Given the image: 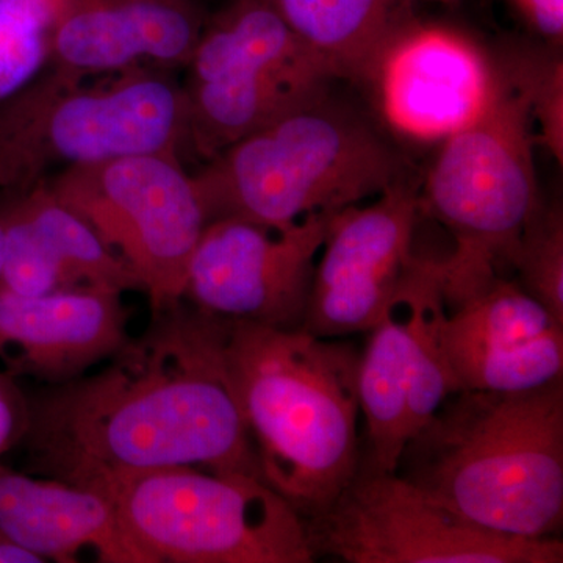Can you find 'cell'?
Instances as JSON below:
<instances>
[{
  "label": "cell",
  "mask_w": 563,
  "mask_h": 563,
  "mask_svg": "<svg viewBox=\"0 0 563 563\" xmlns=\"http://www.w3.org/2000/svg\"><path fill=\"white\" fill-rule=\"evenodd\" d=\"M151 313L101 369L29 395V473L80 487L173 466L262 479L229 373L228 321L184 299Z\"/></svg>",
  "instance_id": "1"
},
{
  "label": "cell",
  "mask_w": 563,
  "mask_h": 563,
  "mask_svg": "<svg viewBox=\"0 0 563 563\" xmlns=\"http://www.w3.org/2000/svg\"><path fill=\"white\" fill-rule=\"evenodd\" d=\"M225 357L263 483L303 521L357 473L361 352L303 329L228 321Z\"/></svg>",
  "instance_id": "2"
},
{
  "label": "cell",
  "mask_w": 563,
  "mask_h": 563,
  "mask_svg": "<svg viewBox=\"0 0 563 563\" xmlns=\"http://www.w3.org/2000/svg\"><path fill=\"white\" fill-rule=\"evenodd\" d=\"M396 473L488 531L558 537L563 379L529 391H455L404 444Z\"/></svg>",
  "instance_id": "3"
},
{
  "label": "cell",
  "mask_w": 563,
  "mask_h": 563,
  "mask_svg": "<svg viewBox=\"0 0 563 563\" xmlns=\"http://www.w3.org/2000/svg\"><path fill=\"white\" fill-rule=\"evenodd\" d=\"M406 179L395 143L331 88L191 174L207 224L240 220L274 229L335 213Z\"/></svg>",
  "instance_id": "4"
},
{
  "label": "cell",
  "mask_w": 563,
  "mask_h": 563,
  "mask_svg": "<svg viewBox=\"0 0 563 563\" xmlns=\"http://www.w3.org/2000/svg\"><path fill=\"white\" fill-rule=\"evenodd\" d=\"M187 154L184 87L173 70L74 77L44 68L0 102V191L77 166Z\"/></svg>",
  "instance_id": "5"
},
{
  "label": "cell",
  "mask_w": 563,
  "mask_h": 563,
  "mask_svg": "<svg viewBox=\"0 0 563 563\" xmlns=\"http://www.w3.org/2000/svg\"><path fill=\"white\" fill-rule=\"evenodd\" d=\"M533 146L529 103L493 60L483 107L443 140L418 191L420 211L442 222L454 239L453 254L440 261L444 303L510 265L526 222L542 202Z\"/></svg>",
  "instance_id": "6"
},
{
  "label": "cell",
  "mask_w": 563,
  "mask_h": 563,
  "mask_svg": "<svg viewBox=\"0 0 563 563\" xmlns=\"http://www.w3.org/2000/svg\"><path fill=\"white\" fill-rule=\"evenodd\" d=\"M155 563H312L301 515L261 477L195 466L90 485Z\"/></svg>",
  "instance_id": "7"
},
{
  "label": "cell",
  "mask_w": 563,
  "mask_h": 563,
  "mask_svg": "<svg viewBox=\"0 0 563 563\" xmlns=\"http://www.w3.org/2000/svg\"><path fill=\"white\" fill-rule=\"evenodd\" d=\"M185 69L187 154L202 162L336 80L269 0H232L207 20Z\"/></svg>",
  "instance_id": "8"
},
{
  "label": "cell",
  "mask_w": 563,
  "mask_h": 563,
  "mask_svg": "<svg viewBox=\"0 0 563 563\" xmlns=\"http://www.w3.org/2000/svg\"><path fill=\"white\" fill-rule=\"evenodd\" d=\"M46 184L139 277L151 312L181 301L207 218L180 158L133 155L66 169Z\"/></svg>",
  "instance_id": "9"
},
{
  "label": "cell",
  "mask_w": 563,
  "mask_h": 563,
  "mask_svg": "<svg viewBox=\"0 0 563 563\" xmlns=\"http://www.w3.org/2000/svg\"><path fill=\"white\" fill-rule=\"evenodd\" d=\"M314 558L350 563H562L561 537L488 531L398 473L361 461L324 514L306 521Z\"/></svg>",
  "instance_id": "10"
},
{
  "label": "cell",
  "mask_w": 563,
  "mask_h": 563,
  "mask_svg": "<svg viewBox=\"0 0 563 563\" xmlns=\"http://www.w3.org/2000/svg\"><path fill=\"white\" fill-rule=\"evenodd\" d=\"M444 317L440 261L418 257L369 329L358 361L361 461L374 470L395 473L404 444L459 391L444 350Z\"/></svg>",
  "instance_id": "11"
},
{
  "label": "cell",
  "mask_w": 563,
  "mask_h": 563,
  "mask_svg": "<svg viewBox=\"0 0 563 563\" xmlns=\"http://www.w3.org/2000/svg\"><path fill=\"white\" fill-rule=\"evenodd\" d=\"M331 214H309L284 229L209 222L192 252L181 299L224 321L302 329Z\"/></svg>",
  "instance_id": "12"
},
{
  "label": "cell",
  "mask_w": 563,
  "mask_h": 563,
  "mask_svg": "<svg viewBox=\"0 0 563 563\" xmlns=\"http://www.w3.org/2000/svg\"><path fill=\"white\" fill-rule=\"evenodd\" d=\"M418 191L413 181L401 180L369 206L355 203L329 217L303 331L343 339L376 324L418 262L412 251Z\"/></svg>",
  "instance_id": "13"
},
{
  "label": "cell",
  "mask_w": 563,
  "mask_h": 563,
  "mask_svg": "<svg viewBox=\"0 0 563 563\" xmlns=\"http://www.w3.org/2000/svg\"><path fill=\"white\" fill-rule=\"evenodd\" d=\"M443 342L459 391H529L563 379V322L503 276L446 303Z\"/></svg>",
  "instance_id": "14"
},
{
  "label": "cell",
  "mask_w": 563,
  "mask_h": 563,
  "mask_svg": "<svg viewBox=\"0 0 563 563\" xmlns=\"http://www.w3.org/2000/svg\"><path fill=\"white\" fill-rule=\"evenodd\" d=\"M122 292L29 296L0 284V361L14 377L58 385L90 372L131 339Z\"/></svg>",
  "instance_id": "15"
},
{
  "label": "cell",
  "mask_w": 563,
  "mask_h": 563,
  "mask_svg": "<svg viewBox=\"0 0 563 563\" xmlns=\"http://www.w3.org/2000/svg\"><path fill=\"white\" fill-rule=\"evenodd\" d=\"M3 287L20 295L87 290L141 291L143 285L46 180L5 191L0 203Z\"/></svg>",
  "instance_id": "16"
},
{
  "label": "cell",
  "mask_w": 563,
  "mask_h": 563,
  "mask_svg": "<svg viewBox=\"0 0 563 563\" xmlns=\"http://www.w3.org/2000/svg\"><path fill=\"white\" fill-rule=\"evenodd\" d=\"M492 79V54L457 32L418 22L385 55L372 85L393 129L431 141L473 120Z\"/></svg>",
  "instance_id": "17"
},
{
  "label": "cell",
  "mask_w": 563,
  "mask_h": 563,
  "mask_svg": "<svg viewBox=\"0 0 563 563\" xmlns=\"http://www.w3.org/2000/svg\"><path fill=\"white\" fill-rule=\"evenodd\" d=\"M207 20L199 0H73L46 68L74 77L187 68Z\"/></svg>",
  "instance_id": "18"
},
{
  "label": "cell",
  "mask_w": 563,
  "mask_h": 563,
  "mask_svg": "<svg viewBox=\"0 0 563 563\" xmlns=\"http://www.w3.org/2000/svg\"><path fill=\"white\" fill-rule=\"evenodd\" d=\"M0 536L41 562L155 563L117 507L91 488L0 463Z\"/></svg>",
  "instance_id": "19"
},
{
  "label": "cell",
  "mask_w": 563,
  "mask_h": 563,
  "mask_svg": "<svg viewBox=\"0 0 563 563\" xmlns=\"http://www.w3.org/2000/svg\"><path fill=\"white\" fill-rule=\"evenodd\" d=\"M336 80L372 85L388 51L418 24L410 0H269Z\"/></svg>",
  "instance_id": "20"
},
{
  "label": "cell",
  "mask_w": 563,
  "mask_h": 563,
  "mask_svg": "<svg viewBox=\"0 0 563 563\" xmlns=\"http://www.w3.org/2000/svg\"><path fill=\"white\" fill-rule=\"evenodd\" d=\"M73 0H0V102L49 65L55 36Z\"/></svg>",
  "instance_id": "21"
},
{
  "label": "cell",
  "mask_w": 563,
  "mask_h": 563,
  "mask_svg": "<svg viewBox=\"0 0 563 563\" xmlns=\"http://www.w3.org/2000/svg\"><path fill=\"white\" fill-rule=\"evenodd\" d=\"M510 84L525 96L536 144L563 165V62L559 47L514 49L493 55Z\"/></svg>",
  "instance_id": "22"
},
{
  "label": "cell",
  "mask_w": 563,
  "mask_h": 563,
  "mask_svg": "<svg viewBox=\"0 0 563 563\" xmlns=\"http://www.w3.org/2000/svg\"><path fill=\"white\" fill-rule=\"evenodd\" d=\"M510 266L518 284L563 322V211L561 203H539L526 222Z\"/></svg>",
  "instance_id": "23"
},
{
  "label": "cell",
  "mask_w": 563,
  "mask_h": 563,
  "mask_svg": "<svg viewBox=\"0 0 563 563\" xmlns=\"http://www.w3.org/2000/svg\"><path fill=\"white\" fill-rule=\"evenodd\" d=\"M29 428V395L18 377L0 373V457L24 440Z\"/></svg>",
  "instance_id": "24"
},
{
  "label": "cell",
  "mask_w": 563,
  "mask_h": 563,
  "mask_svg": "<svg viewBox=\"0 0 563 563\" xmlns=\"http://www.w3.org/2000/svg\"><path fill=\"white\" fill-rule=\"evenodd\" d=\"M521 22L548 46L563 43V0H506Z\"/></svg>",
  "instance_id": "25"
},
{
  "label": "cell",
  "mask_w": 563,
  "mask_h": 563,
  "mask_svg": "<svg viewBox=\"0 0 563 563\" xmlns=\"http://www.w3.org/2000/svg\"><path fill=\"white\" fill-rule=\"evenodd\" d=\"M40 559L35 558L27 551L21 550L20 547L9 542L5 537L0 536V563H40Z\"/></svg>",
  "instance_id": "26"
},
{
  "label": "cell",
  "mask_w": 563,
  "mask_h": 563,
  "mask_svg": "<svg viewBox=\"0 0 563 563\" xmlns=\"http://www.w3.org/2000/svg\"><path fill=\"white\" fill-rule=\"evenodd\" d=\"M410 2H432V3H444V5H451V3H457L459 0H410Z\"/></svg>",
  "instance_id": "27"
},
{
  "label": "cell",
  "mask_w": 563,
  "mask_h": 563,
  "mask_svg": "<svg viewBox=\"0 0 563 563\" xmlns=\"http://www.w3.org/2000/svg\"><path fill=\"white\" fill-rule=\"evenodd\" d=\"M0 279H2V235H0Z\"/></svg>",
  "instance_id": "28"
}]
</instances>
